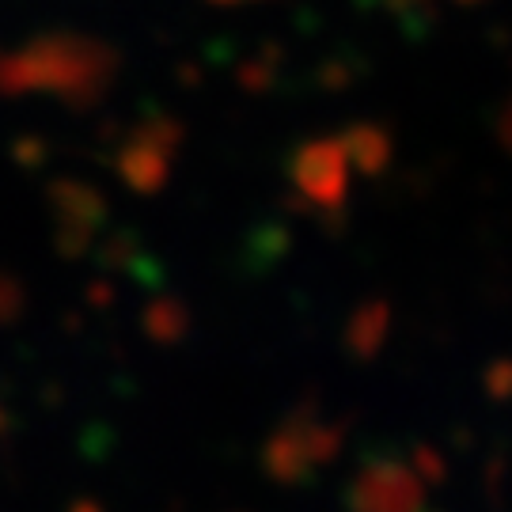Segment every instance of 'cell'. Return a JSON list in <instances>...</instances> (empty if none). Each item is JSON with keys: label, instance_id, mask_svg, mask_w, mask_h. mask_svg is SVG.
Masks as SVG:
<instances>
[{"label": "cell", "instance_id": "6da1fadb", "mask_svg": "<svg viewBox=\"0 0 512 512\" xmlns=\"http://www.w3.org/2000/svg\"><path fill=\"white\" fill-rule=\"evenodd\" d=\"M353 509L357 512H421V482L418 475L395 463L380 459L361 471L353 486Z\"/></svg>", "mask_w": 512, "mask_h": 512}]
</instances>
